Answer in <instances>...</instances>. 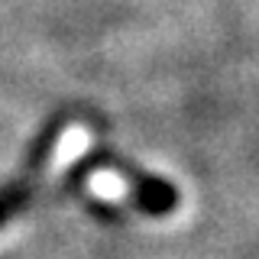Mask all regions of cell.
Returning a JSON list of instances; mask_svg holds the SVG:
<instances>
[{
  "mask_svg": "<svg viewBox=\"0 0 259 259\" xmlns=\"http://www.w3.org/2000/svg\"><path fill=\"white\" fill-rule=\"evenodd\" d=\"M65 130H68L65 117H55L52 123L42 130V136L32 143V149H29L26 162L20 165V172H16L7 185H0V227L10 221L16 210H20V207L29 201V194L36 191L39 178L46 175V168L52 165L55 152H59V140H62Z\"/></svg>",
  "mask_w": 259,
  "mask_h": 259,
  "instance_id": "obj_1",
  "label": "cell"
},
{
  "mask_svg": "<svg viewBox=\"0 0 259 259\" xmlns=\"http://www.w3.org/2000/svg\"><path fill=\"white\" fill-rule=\"evenodd\" d=\"M94 188H97V191H104V194H113V198H117V194L123 191L126 185H123V178H120V175H101V178L94 182Z\"/></svg>",
  "mask_w": 259,
  "mask_h": 259,
  "instance_id": "obj_2",
  "label": "cell"
}]
</instances>
